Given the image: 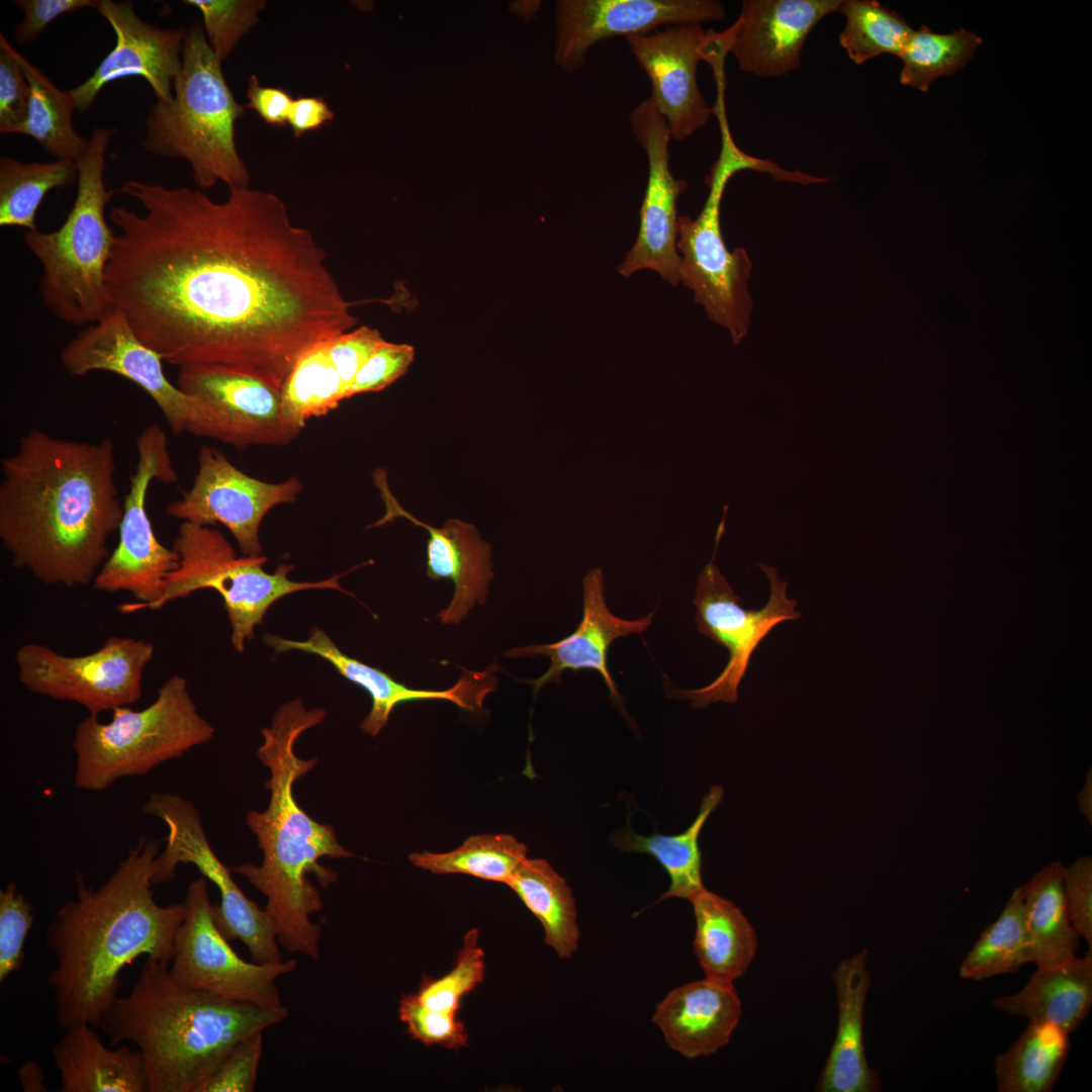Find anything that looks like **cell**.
Returning a JSON list of instances; mask_svg holds the SVG:
<instances>
[{
	"instance_id": "816d5d0a",
	"label": "cell",
	"mask_w": 1092,
	"mask_h": 1092,
	"mask_svg": "<svg viewBox=\"0 0 1092 1092\" xmlns=\"http://www.w3.org/2000/svg\"><path fill=\"white\" fill-rule=\"evenodd\" d=\"M98 0H15L23 12L17 25L15 39L19 44L34 40L57 17L86 7L95 8Z\"/></svg>"
},
{
	"instance_id": "f546056e",
	"label": "cell",
	"mask_w": 1092,
	"mask_h": 1092,
	"mask_svg": "<svg viewBox=\"0 0 1092 1092\" xmlns=\"http://www.w3.org/2000/svg\"><path fill=\"white\" fill-rule=\"evenodd\" d=\"M991 1004L1009 1015L1051 1023L1071 1034L1092 1006V949L1082 958L1037 967L1022 989L996 997Z\"/></svg>"
},
{
	"instance_id": "cb8c5ba5",
	"label": "cell",
	"mask_w": 1092,
	"mask_h": 1092,
	"mask_svg": "<svg viewBox=\"0 0 1092 1092\" xmlns=\"http://www.w3.org/2000/svg\"><path fill=\"white\" fill-rule=\"evenodd\" d=\"M264 642L276 653L296 650L320 656L342 676L364 689L371 697L372 706L360 728L372 737L379 734L393 709L402 703L447 700L461 709L475 711L482 707L484 697L493 691L496 684L494 672L497 668L493 663L484 671H464L459 680L448 690L412 689L396 681L387 672L344 653L318 627L311 628L306 640L266 634Z\"/></svg>"
},
{
	"instance_id": "e0dca14e",
	"label": "cell",
	"mask_w": 1092,
	"mask_h": 1092,
	"mask_svg": "<svg viewBox=\"0 0 1092 1092\" xmlns=\"http://www.w3.org/2000/svg\"><path fill=\"white\" fill-rule=\"evenodd\" d=\"M303 489L291 476L267 482L246 474L218 449L202 446L192 485L168 504L167 514L201 526H224L242 555H261L260 526L275 507L295 503Z\"/></svg>"
},
{
	"instance_id": "9c48e42d",
	"label": "cell",
	"mask_w": 1092,
	"mask_h": 1092,
	"mask_svg": "<svg viewBox=\"0 0 1092 1092\" xmlns=\"http://www.w3.org/2000/svg\"><path fill=\"white\" fill-rule=\"evenodd\" d=\"M721 132V149L705 182L709 193L696 219L678 216L676 248L680 251L679 281L694 292L711 321L726 329L735 345L749 331L753 309L748 291L752 262L745 249L730 252L725 245L720 208L730 178L742 170H754L783 181L788 171L769 160L752 157L740 150L731 134L727 114H716Z\"/></svg>"
},
{
	"instance_id": "7a4b0ae2",
	"label": "cell",
	"mask_w": 1092,
	"mask_h": 1092,
	"mask_svg": "<svg viewBox=\"0 0 1092 1092\" xmlns=\"http://www.w3.org/2000/svg\"><path fill=\"white\" fill-rule=\"evenodd\" d=\"M115 472L110 438L21 435L1 460L0 540L13 566L49 586L92 583L122 519Z\"/></svg>"
},
{
	"instance_id": "f1b7e54d",
	"label": "cell",
	"mask_w": 1092,
	"mask_h": 1092,
	"mask_svg": "<svg viewBox=\"0 0 1092 1092\" xmlns=\"http://www.w3.org/2000/svg\"><path fill=\"white\" fill-rule=\"evenodd\" d=\"M89 1024L66 1028L53 1045L58 1092H147L143 1056L127 1045H105Z\"/></svg>"
},
{
	"instance_id": "db71d44e",
	"label": "cell",
	"mask_w": 1092,
	"mask_h": 1092,
	"mask_svg": "<svg viewBox=\"0 0 1092 1092\" xmlns=\"http://www.w3.org/2000/svg\"><path fill=\"white\" fill-rule=\"evenodd\" d=\"M334 118L323 97H299L291 103L288 123L296 138L318 128Z\"/></svg>"
},
{
	"instance_id": "ffe728a7",
	"label": "cell",
	"mask_w": 1092,
	"mask_h": 1092,
	"mask_svg": "<svg viewBox=\"0 0 1092 1092\" xmlns=\"http://www.w3.org/2000/svg\"><path fill=\"white\" fill-rule=\"evenodd\" d=\"M723 4L711 0H563L556 4L555 62L574 71L598 42L646 34L659 26L719 21Z\"/></svg>"
},
{
	"instance_id": "74e56055",
	"label": "cell",
	"mask_w": 1092,
	"mask_h": 1092,
	"mask_svg": "<svg viewBox=\"0 0 1092 1092\" xmlns=\"http://www.w3.org/2000/svg\"><path fill=\"white\" fill-rule=\"evenodd\" d=\"M1031 963L1028 932L1019 888L1013 891L999 917L979 936L961 963L963 979L982 981L1015 973Z\"/></svg>"
},
{
	"instance_id": "1f68e13d",
	"label": "cell",
	"mask_w": 1092,
	"mask_h": 1092,
	"mask_svg": "<svg viewBox=\"0 0 1092 1092\" xmlns=\"http://www.w3.org/2000/svg\"><path fill=\"white\" fill-rule=\"evenodd\" d=\"M1065 866L1053 861L1019 887L1028 932L1031 963L1057 965L1076 956L1078 938L1064 890Z\"/></svg>"
},
{
	"instance_id": "bcb514c9",
	"label": "cell",
	"mask_w": 1092,
	"mask_h": 1092,
	"mask_svg": "<svg viewBox=\"0 0 1092 1092\" xmlns=\"http://www.w3.org/2000/svg\"><path fill=\"white\" fill-rule=\"evenodd\" d=\"M34 921L32 906L9 883L0 891V982L20 970L23 947Z\"/></svg>"
},
{
	"instance_id": "f35d334b",
	"label": "cell",
	"mask_w": 1092,
	"mask_h": 1092,
	"mask_svg": "<svg viewBox=\"0 0 1092 1092\" xmlns=\"http://www.w3.org/2000/svg\"><path fill=\"white\" fill-rule=\"evenodd\" d=\"M330 340L307 350L281 388L286 412L303 428L309 419L331 413L347 398V385L332 353Z\"/></svg>"
},
{
	"instance_id": "7402d4cb",
	"label": "cell",
	"mask_w": 1092,
	"mask_h": 1092,
	"mask_svg": "<svg viewBox=\"0 0 1092 1092\" xmlns=\"http://www.w3.org/2000/svg\"><path fill=\"white\" fill-rule=\"evenodd\" d=\"M707 36L702 24H679L625 37L650 80L649 98L665 118L670 136L678 142L705 125L713 114L697 82Z\"/></svg>"
},
{
	"instance_id": "60d3db41",
	"label": "cell",
	"mask_w": 1092,
	"mask_h": 1092,
	"mask_svg": "<svg viewBox=\"0 0 1092 1092\" xmlns=\"http://www.w3.org/2000/svg\"><path fill=\"white\" fill-rule=\"evenodd\" d=\"M982 42L980 36L964 28L936 33L922 25L913 30L899 56L903 63L900 83L927 92L934 80L966 67Z\"/></svg>"
},
{
	"instance_id": "8d00e7d4",
	"label": "cell",
	"mask_w": 1092,
	"mask_h": 1092,
	"mask_svg": "<svg viewBox=\"0 0 1092 1092\" xmlns=\"http://www.w3.org/2000/svg\"><path fill=\"white\" fill-rule=\"evenodd\" d=\"M77 178L72 160L24 163L1 157L0 225L36 230V213L46 195L73 184Z\"/></svg>"
},
{
	"instance_id": "f5cc1de1",
	"label": "cell",
	"mask_w": 1092,
	"mask_h": 1092,
	"mask_svg": "<svg viewBox=\"0 0 1092 1092\" xmlns=\"http://www.w3.org/2000/svg\"><path fill=\"white\" fill-rule=\"evenodd\" d=\"M246 107L253 109L268 124L284 126L293 99L281 88L261 86L257 76L252 75L247 89Z\"/></svg>"
},
{
	"instance_id": "d4e9b609",
	"label": "cell",
	"mask_w": 1092,
	"mask_h": 1092,
	"mask_svg": "<svg viewBox=\"0 0 1092 1092\" xmlns=\"http://www.w3.org/2000/svg\"><path fill=\"white\" fill-rule=\"evenodd\" d=\"M582 588V620L570 635L551 644L513 647L508 649L504 656L518 658L543 655L550 658L549 668L544 674L527 680L535 693L546 684H560L565 670L593 669L601 674L610 697L621 703L619 691L608 667L609 648L620 637L643 633L651 625L655 610L636 620L615 616L606 604L604 579L599 568L583 577Z\"/></svg>"
},
{
	"instance_id": "b9f144b4",
	"label": "cell",
	"mask_w": 1092,
	"mask_h": 1092,
	"mask_svg": "<svg viewBox=\"0 0 1092 1092\" xmlns=\"http://www.w3.org/2000/svg\"><path fill=\"white\" fill-rule=\"evenodd\" d=\"M837 12L846 19L840 46L856 65L883 54L899 58L914 30L899 13L876 0H842Z\"/></svg>"
},
{
	"instance_id": "5bb4252c",
	"label": "cell",
	"mask_w": 1092,
	"mask_h": 1092,
	"mask_svg": "<svg viewBox=\"0 0 1092 1092\" xmlns=\"http://www.w3.org/2000/svg\"><path fill=\"white\" fill-rule=\"evenodd\" d=\"M715 553L716 550L698 577L693 601L697 610L695 621L700 633L728 650L729 659L720 674L704 688H666L670 697L691 700L694 708L718 701L735 703L750 658L763 638L777 625L802 617L796 611L797 601L787 597L788 582L780 579L775 567L764 563L758 566L769 581L767 603L759 610L741 607L740 598L713 563Z\"/></svg>"
},
{
	"instance_id": "2e32d148",
	"label": "cell",
	"mask_w": 1092,
	"mask_h": 1092,
	"mask_svg": "<svg viewBox=\"0 0 1092 1092\" xmlns=\"http://www.w3.org/2000/svg\"><path fill=\"white\" fill-rule=\"evenodd\" d=\"M163 361L159 353L138 338L125 316L114 307L98 322L79 331L60 353V363L71 376L106 371L144 389L174 435L189 433L215 440L209 408L167 378Z\"/></svg>"
},
{
	"instance_id": "7bdbcfd3",
	"label": "cell",
	"mask_w": 1092,
	"mask_h": 1092,
	"mask_svg": "<svg viewBox=\"0 0 1092 1092\" xmlns=\"http://www.w3.org/2000/svg\"><path fill=\"white\" fill-rule=\"evenodd\" d=\"M478 929H470L463 938L451 971L438 979L426 977L418 992L419 1001L434 1010L456 1014L461 999L484 979V952L478 944Z\"/></svg>"
},
{
	"instance_id": "ac0fdd59",
	"label": "cell",
	"mask_w": 1092,
	"mask_h": 1092,
	"mask_svg": "<svg viewBox=\"0 0 1092 1092\" xmlns=\"http://www.w3.org/2000/svg\"><path fill=\"white\" fill-rule=\"evenodd\" d=\"M177 385L211 412L216 440L238 450L285 446L303 427L285 410L281 389L248 373L217 365L179 369Z\"/></svg>"
},
{
	"instance_id": "d590c367",
	"label": "cell",
	"mask_w": 1092,
	"mask_h": 1092,
	"mask_svg": "<svg viewBox=\"0 0 1092 1092\" xmlns=\"http://www.w3.org/2000/svg\"><path fill=\"white\" fill-rule=\"evenodd\" d=\"M30 87L28 113L16 131L34 139L56 160H78L86 151L89 138L80 135L73 125L77 110L71 91L58 88L53 81L12 47Z\"/></svg>"
},
{
	"instance_id": "6da1fadb",
	"label": "cell",
	"mask_w": 1092,
	"mask_h": 1092,
	"mask_svg": "<svg viewBox=\"0 0 1092 1092\" xmlns=\"http://www.w3.org/2000/svg\"><path fill=\"white\" fill-rule=\"evenodd\" d=\"M143 212L110 209L111 306L179 368L217 365L281 389L298 359L357 318L308 230L271 192L204 191L127 180Z\"/></svg>"
},
{
	"instance_id": "30bf717a",
	"label": "cell",
	"mask_w": 1092,
	"mask_h": 1092,
	"mask_svg": "<svg viewBox=\"0 0 1092 1092\" xmlns=\"http://www.w3.org/2000/svg\"><path fill=\"white\" fill-rule=\"evenodd\" d=\"M172 548L178 554V566L166 579L163 596L152 611L197 590L213 589L223 600L232 628L231 642L238 652L244 651L255 627L263 623L269 608L281 598L312 588L352 595L340 585L343 574L320 581H294L288 577L294 566L286 563L267 572L263 568L266 556H238L225 536L213 527L182 522Z\"/></svg>"
},
{
	"instance_id": "7dc6e473",
	"label": "cell",
	"mask_w": 1092,
	"mask_h": 1092,
	"mask_svg": "<svg viewBox=\"0 0 1092 1092\" xmlns=\"http://www.w3.org/2000/svg\"><path fill=\"white\" fill-rule=\"evenodd\" d=\"M262 1050L263 1031L244 1037L234 1045L198 1092L254 1091Z\"/></svg>"
},
{
	"instance_id": "4316f807",
	"label": "cell",
	"mask_w": 1092,
	"mask_h": 1092,
	"mask_svg": "<svg viewBox=\"0 0 1092 1092\" xmlns=\"http://www.w3.org/2000/svg\"><path fill=\"white\" fill-rule=\"evenodd\" d=\"M741 1014L733 983L705 977L670 990L656 1004L652 1021L671 1050L696 1059L727 1045Z\"/></svg>"
},
{
	"instance_id": "9f6ffc18",
	"label": "cell",
	"mask_w": 1092,
	"mask_h": 1092,
	"mask_svg": "<svg viewBox=\"0 0 1092 1092\" xmlns=\"http://www.w3.org/2000/svg\"><path fill=\"white\" fill-rule=\"evenodd\" d=\"M1079 812L1092 823V771L1089 769L1084 786L1077 794Z\"/></svg>"
},
{
	"instance_id": "8992f818",
	"label": "cell",
	"mask_w": 1092,
	"mask_h": 1092,
	"mask_svg": "<svg viewBox=\"0 0 1092 1092\" xmlns=\"http://www.w3.org/2000/svg\"><path fill=\"white\" fill-rule=\"evenodd\" d=\"M112 130L92 128L84 154L75 161L77 193L63 224L53 232L26 231L23 242L41 268L39 295L66 324L87 327L111 308L106 269L115 242L105 208L115 190L104 182L105 155Z\"/></svg>"
},
{
	"instance_id": "d6a6232c",
	"label": "cell",
	"mask_w": 1092,
	"mask_h": 1092,
	"mask_svg": "<svg viewBox=\"0 0 1092 1092\" xmlns=\"http://www.w3.org/2000/svg\"><path fill=\"white\" fill-rule=\"evenodd\" d=\"M723 799V789L714 786L703 798L698 816L681 833L650 836L637 834L629 825L611 836L612 844L620 850L641 852L653 856L666 871L670 885L658 902L677 897L691 901L705 887L702 882L700 832L710 814Z\"/></svg>"
},
{
	"instance_id": "3957f363",
	"label": "cell",
	"mask_w": 1092,
	"mask_h": 1092,
	"mask_svg": "<svg viewBox=\"0 0 1092 1092\" xmlns=\"http://www.w3.org/2000/svg\"><path fill=\"white\" fill-rule=\"evenodd\" d=\"M159 843L141 837L97 889L76 876V896L57 910L46 942L48 976L61 1027L99 1023L118 998L121 971L141 956L169 963L184 902L154 899Z\"/></svg>"
},
{
	"instance_id": "836d02e7",
	"label": "cell",
	"mask_w": 1092,
	"mask_h": 1092,
	"mask_svg": "<svg viewBox=\"0 0 1092 1092\" xmlns=\"http://www.w3.org/2000/svg\"><path fill=\"white\" fill-rule=\"evenodd\" d=\"M540 921L545 943L559 959L578 949L579 928L572 892L566 881L542 858H526L507 884Z\"/></svg>"
},
{
	"instance_id": "44dd1931",
	"label": "cell",
	"mask_w": 1092,
	"mask_h": 1092,
	"mask_svg": "<svg viewBox=\"0 0 1092 1092\" xmlns=\"http://www.w3.org/2000/svg\"><path fill=\"white\" fill-rule=\"evenodd\" d=\"M95 9L114 31L115 44L94 73L70 90L77 110H87L104 86L126 77L145 79L157 102L171 101L173 83L182 67L187 30L161 28L146 22L129 1L98 0Z\"/></svg>"
},
{
	"instance_id": "681fc988",
	"label": "cell",
	"mask_w": 1092,
	"mask_h": 1092,
	"mask_svg": "<svg viewBox=\"0 0 1092 1092\" xmlns=\"http://www.w3.org/2000/svg\"><path fill=\"white\" fill-rule=\"evenodd\" d=\"M414 358L413 346L390 343L383 339L357 372L348 397L386 388L407 371Z\"/></svg>"
},
{
	"instance_id": "ee69618b",
	"label": "cell",
	"mask_w": 1092,
	"mask_h": 1092,
	"mask_svg": "<svg viewBox=\"0 0 1092 1092\" xmlns=\"http://www.w3.org/2000/svg\"><path fill=\"white\" fill-rule=\"evenodd\" d=\"M203 18V29L210 48L222 62L238 41L259 20L265 8L262 0H186Z\"/></svg>"
},
{
	"instance_id": "484cf974",
	"label": "cell",
	"mask_w": 1092,
	"mask_h": 1092,
	"mask_svg": "<svg viewBox=\"0 0 1092 1092\" xmlns=\"http://www.w3.org/2000/svg\"><path fill=\"white\" fill-rule=\"evenodd\" d=\"M374 475L386 505V515L375 524L402 517L429 533L427 542V574L432 579H451L455 585L452 600L437 618L443 624H458L476 604L485 602L487 586L493 577L491 550L477 529L457 519H449L440 527L428 525L404 511L386 486L379 470Z\"/></svg>"
},
{
	"instance_id": "11a10c76",
	"label": "cell",
	"mask_w": 1092,
	"mask_h": 1092,
	"mask_svg": "<svg viewBox=\"0 0 1092 1092\" xmlns=\"http://www.w3.org/2000/svg\"><path fill=\"white\" fill-rule=\"evenodd\" d=\"M17 1077L22 1090L25 1092L47 1091L44 1073L34 1062H28L21 1066L18 1069Z\"/></svg>"
},
{
	"instance_id": "9a60e30c",
	"label": "cell",
	"mask_w": 1092,
	"mask_h": 1092,
	"mask_svg": "<svg viewBox=\"0 0 1092 1092\" xmlns=\"http://www.w3.org/2000/svg\"><path fill=\"white\" fill-rule=\"evenodd\" d=\"M184 906L169 962L172 979L220 997L264 1007L281 1006L276 980L294 972L297 961L262 965L239 957L214 921L204 877L189 884Z\"/></svg>"
},
{
	"instance_id": "4dcf8cb0",
	"label": "cell",
	"mask_w": 1092,
	"mask_h": 1092,
	"mask_svg": "<svg viewBox=\"0 0 1092 1092\" xmlns=\"http://www.w3.org/2000/svg\"><path fill=\"white\" fill-rule=\"evenodd\" d=\"M690 902L696 921L694 953L702 970L707 978L734 983L755 957V929L740 908L706 888Z\"/></svg>"
},
{
	"instance_id": "4fadbf2b",
	"label": "cell",
	"mask_w": 1092,
	"mask_h": 1092,
	"mask_svg": "<svg viewBox=\"0 0 1092 1092\" xmlns=\"http://www.w3.org/2000/svg\"><path fill=\"white\" fill-rule=\"evenodd\" d=\"M154 653L151 642L111 636L97 650L74 656L27 642L17 648L14 661L18 680L29 692L77 703L98 717L142 698Z\"/></svg>"
},
{
	"instance_id": "f6af8a7d",
	"label": "cell",
	"mask_w": 1092,
	"mask_h": 1092,
	"mask_svg": "<svg viewBox=\"0 0 1092 1092\" xmlns=\"http://www.w3.org/2000/svg\"><path fill=\"white\" fill-rule=\"evenodd\" d=\"M398 1017L410 1036L426 1045L450 1050L467 1046L468 1033L456 1014L426 1007L415 994L401 996Z\"/></svg>"
},
{
	"instance_id": "ba28073f",
	"label": "cell",
	"mask_w": 1092,
	"mask_h": 1092,
	"mask_svg": "<svg viewBox=\"0 0 1092 1092\" xmlns=\"http://www.w3.org/2000/svg\"><path fill=\"white\" fill-rule=\"evenodd\" d=\"M111 712L107 723L88 715L76 726L72 746L79 789L100 792L122 778L144 776L208 742L215 733L199 714L186 679L178 674L163 682L148 707L123 706Z\"/></svg>"
},
{
	"instance_id": "d6986e66",
	"label": "cell",
	"mask_w": 1092,
	"mask_h": 1092,
	"mask_svg": "<svg viewBox=\"0 0 1092 1092\" xmlns=\"http://www.w3.org/2000/svg\"><path fill=\"white\" fill-rule=\"evenodd\" d=\"M630 122L646 153L648 180L639 211L638 236L620 265L619 273L630 277L638 270L651 269L676 285L680 282L676 200L686 190L687 182L674 179L670 171V132L665 118L650 98L633 109Z\"/></svg>"
},
{
	"instance_id": "8fae6325",
	"label": "cell",
	"mask_w": 1092,
	"mask_h": 1092,
	"mask_svg": "<svg viewBox=\"0 0 1092 1092\" xmlns=\"http://www.w3.org/2000/svg\"><path fill=\"white\" fill-rule=\"evenodd\" d=\"M135 444L138 463L123 500L118 543L92 582L96 592L130 594L135 602L117 606L123 614L152 611L162 598L166 579L177 568L179 559L173 548L158 540L147 513V495L152 481L165 484L178 481L168 438L161 427L152 424L142 430Z\"/></svg>"
},
{
	"instance_id": "5b68a950",
	"label": "cell",
	"mask_w": 1092,
	"mask_h": 1092,
	"mask_svg": "<svg viewBox=\"0 0 1092 1092\" xmlns=\"http://www.w3.org/2000/svg\"><path fill=\"white\" fill-rule=\"evenodd\" d=\"M288 1014L283 1005L264 1007L181 986L169 963L147 958L130 992L114 1001L98 1028L111 1046L135 1044L149 1092H198L237 1042Z\"/></svg>"
},
{
	"instance_id": "277c9868",
	"label": "cell",
	"mask_w": 1092,
	"mask_h": 1092,
	"mask_svg": "<svg viewBox=\"0 0 1092 1092\" xmlns=\"http://www.w3.org/2000/svg\"><path fill=\"white\" fill-rule=\"evenodd\" d=\"M326 716L324 709L308 710L296 699L281 705L271 725L262 730L263 743L256 755L270 772L265 782L270 799L266 810L250 811L246 822L263 857L259 866L231 869L265 896L279 945L314 962L320 958L322 924L312 922L311 915L323 909V899L307 876L313 874L327 887L337 882V874L318 860L355 856L340 844L334 827L312 819L294 795L296 782L317 763L316 758H300L296 742Z\"/></svg>"
},
{
	"instance_id": "f907efd6",
	"label": "cell",
	"mask_w": 1092,
	"mask_h": 1092,
	"mask_svg": "<svg viewBox=\"0 0 1092 1092\" xmlns=\"http://www.w3.org/2000/svg\"><path fill=\"white\" fill-rule=\"evenodd\" d=\"M1064 890L1071 923L1092 949V857H1078L1064 870Z\"/></svg>"
},
{
	"instance_id": "603a6c76",
	"label": "cell",
	"mask_w": 1092,
	"mask_h": 1092,
	"mask_svg": "<svg viewBox=\"0 0 1092 1092\" xmlns=\"http://www.w3.org/2000/svg\"><path fill=\"white\" fill-rule=\"evenodd\" d=\"M842 0H746L734 23L723 30L728 53L739 69L772 78L797 70L815 25L838 10Z\"/></svg>"
},
{
	"instance_id": "83f0119b",
	"label": "cell",
	"mask_w": 1092,
	"mask_h": 1092,
	"mask_svg": "<svg viewBox=\"0 0 1092 1092\" xmlns=\"http://www.w3.org/2000/svg\"><path fill=\"white\" fill-rule=\"evenodd\" d=\"M838 1019L836 1035L818 1078L819 1092H873L881 1089L863 1044V1014L871 986L866 948L842 960L832 974Z\"/></svg>"
},
{
	"instance_id": "52a82bcc",
	"label": "cell",
	"mask_w": 1092,
	"mask_h": 1092,
	"mask_svg": "<svg viewBox=\"0 0 1092 1092\" xmlns=\"http://www.w3.org/2000/svg\"><path fill=\"white\" fill-rule=\"evenodd\" d=\"M221 63L202 25L186 31L173 98L149 108L143 146L151 154L186 161L201 189L217 182L248 188L250 173L235 142V124L245 107L230 89Z\"/></svg>"
},
{
	"instance_id": "e575fe53",
	"label": "cell",
	"mask_w": 1092,
	"mask_h": 1092,
	"mask_svg": "<svg viewBox=\"0 0 1092 1092\" xmlns=\"http://www.w3.org/2000/svg\"><path fill=\"white\" fill-rule=\"evenodd\" d=\"M1070 1033L1045 1022L1029 1021L1019 1037L996 1056L999 1092H1051L1070 1051Z\"/></svg>"
},
{
	"instance_id": "ab89813d",
	"label": "cell",
	"mask_w": 1092,
	"mask_h": 1092,
	"mask_svg": "<svg viewBox=\"0 0 1092 1092\" xmlns=\"http://www.w3.org/2000/svg\"><path fill=\"white\" fill-rule=\"evenodd\" d=\"M527 858V846L512 834L469 836L448 852H414L410 861L433 874H464L507 884Z\"/></svg>"
},
{
	"instance_id": "c3c4849f",
	"label": "cell",
	"mask_w": 1092,
	"mask_h": 1092,
	"mask_svg": "<svg viewBox=\"0 0 1092 1092\" xmlns=\"http://www.w3.org/2000/svg\"><path fill=\"white\" fill-rule=\"evenodd\" d=\"M30 87L12 53V46L0 34V132L16 133L27 117Z\"/></svg>"
},
{
	"instance_id": "7c38bea8",
	"label": "cell",
	"mask_w": 1092,
	"mask_h": 1092,
	"mask_svg": "<svg viewBox=\"0 0 1092 1092\" xmlns=\"http://www.w3.org/2000/svg\"><path fill=\"white\" fill-rule=\"evenodd\" d=\"M143 812L162 820L168 829L165 849L157 856L154 884L171 881L179 863L193 864L219 892L220 903L213 905V917L222 935L229 941L240 939L253 963L282 962L269 914L244 894L232 870L216 856L194 804L178 795L152 793Z\"/></svg>"
}]
</instances>
